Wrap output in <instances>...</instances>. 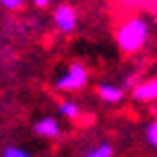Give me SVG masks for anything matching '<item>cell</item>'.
<instances>
[{
  "instance_id": "1",
  "label": "cell",
  "mask_w": 157,
  "mask_h": 157,
  "mask_svg": "<svg viewBox=\"0 0 157 157\" xmlns=\"http://www.w3.org/2000/svg\"><path fill=\"white\" fill-rule=\"evenodd\" d=\"M115 40H117V47L128 56L141 52V49L148 45V40H151V20L146 16L126 18L124 23L117 27Z\"/></svg>"
},
{
  "instance_id": "2",
  "label": "cell",
  "mask_w": 157,
  "mask_h": 157,
  "mask_svg": "<svg viewBox=\"0 0 157 157\" xmlns=\"http://www.w3.org/2000/svg\"><path fill=\"white\" fill-rule=\"evenodd\" d=\"M88 83H90L88 65L81 63V61H74L52 81V88L56 92H67V94H72V92H81Z\"/></svg>"
},
{
  "instance_id": "3",
  "label": "cell",
  "mask_w": 157,
  "mask_h": 157,
  "mask_svg": "<svg viewBox=\"0 0 157 157\" xmlns=\"http://www.w3.org/2000/svg\"><path fill=\"white\" fill-rule=\"evenodd\" d=\"M52 23H54L59 34L70 36V34H74L76 27H78V13L70 2H61V5H56L54 11H52Z\"/></svg>"
},
{
  "instance_id": "4",
  "label": "cell",
  "mask_w": 157,
  "mask_h": 157,
  "mask_svg": "<svg viewBox=\"0 0 157 157\" xmlns=\"http://www.w3.org/2000/svg\"><path fill=\"white\" fill-rule=\"evenodd\" d=\"M32 132L36 135V137H40V139H56V137H61L63 128H61V121L56 117L47 115V117H40V119L34 121Z\"/></svg>"
},
{
  "instance_id": "5",
  "label": "cell",
  "mask_w": 157,
  "mask_h": 157,
  "mask_svg": "<svg viewBox=\"0 0 157 157\" xmlns=\"http://www.w3.org/2000/svg\"><path fill=\"white\" fill-rule=\"evenodd\" d=\"M132 101L137 103H157V76L141 78L132 88Z\"/></svg>"
},
{
  "instance_id": "6",
  "label": "cell",
  "mask_w": 157,
  "mask_h": 157,
  "mask_svg": "<svg viewBox=\"0 0 157 157\" xmlns=\"http://www.w3.org/2000/svg\"><path fill=\"white\" fill-rule=\"evenodd\" d=\"M97 94L103 103H110V105H117L126 99V88L124 85H117V83H99L97 85Z\"/></svg>"
},
{
  "instance_id": "7",
  "label": "cell",
  "mask_w": 157,
  "mask_h": 157,
  "mask_svg": "<svg viewBox=\"0 0 157 157\" xmlns=\"http://www.w3.org/2000/svg\"><path fill=\"white\" fill-rule=\"evenodd\" d=\"M56 110H59L61 117H65L70 121H76L78 117H81V105H78L74 99H61L59 105H56Z\"/></svg>"
},
{
  "instance_id": "8",
  "label": "cell",
  "mask_w": 157,
  "mask_h": 157,
  "mask_svg": "<svg viewBox=\"0 0 157 157\" xmlns=\"http://www.w3.org/2000/svg\"><path fill=\"white\" fill-rule=\"evenodd\" d=\"M83 157H115V146L112 141H97L94 146H90L88 151L83 153Z\"/></svg>"
},
{
  "instance_id": "9",
  "label": "cell",
  "mask_w": 157,
  "mask_h": 157,
  "mask_svg": "<svg viewBox=\"0 0 157 157\" xmlns=\"http://www.w3.org/2000/svg\"><path fill=\"white\" fill-rule=\"evenodd\" d=\"M0 157H32V153L27 151V148H23V146L9 144V146H5V148H2Z\"/></svg>"
},
{
  "instance_id": "10",
  "label": "cell",
  "mask_w": 157,
  "mask_h": 157,
  "mask_svg": "<svg viewBox=\"0 0 157 157\" xmlns=\"http://www.w3.org/2000/svg\"><path fill=\"white\" fill-rule=\"evenodd\" d=\"M144 135H146V144L157 151V119H151V121L146 124Z\"/></svg>"
},
{
  "instance_id": "11",
  "label": "cell",
  "mask_w": 157,
  "mask_h": 157,
  "mask_svg": "<svg viewBox=\"0 0 157 157\" xmlns=\"http://www.w3.org/2000/svg\"><path fill=\"white\" fill-rule=\"evenodd\" d=\"M27 0H0V7L7 11H18V9H23Z\"/></svg>"
},
{
  "instance_id": "12",
  "label": "cell",
  "mask_w": 157,
  "mask_h": 157,
  "mask_svg": "<svg viewBox=\"0 0 157 157\" xmlns=\"http://www.w3.org/2000/svg\"><path fill=\"white\" fill-rule=\"evenodd\" d=\"M29 2L36 7V9H47V7L52 5V0H29Z\"/></svg>"
},
{
  "instance_id": "13",
  "label": "cell",
  "mask_w": 157,
  "mask_h": 157,
  "mask_svg": "<svg viewBox=\"0 0 157 157\" xmlns=\"http://www.w3.org/2000/svg\"><path fill=\"white\" fill-rule=\"evenodd\" d=\"M144 0H119V5H124V7H128V9H132V7H139Z\"/></svg>"
},
{
  "instance_id": "14",
  "label": "cell",
  "mask_w": 157,
  "mask_h": 157,
  "mask_svg": "<svg viewBox=\"0 0 157 157\" xmlns=\"http://www.w3.org/2000/svg\"><path fill=\"white\" fill-rule=\"evenodd\" d=\"M151 115H153V119H157V103L151 105Z\"/></svg>"
}]
</instances>
